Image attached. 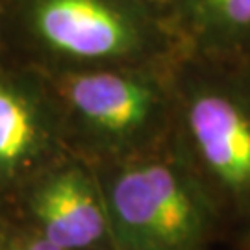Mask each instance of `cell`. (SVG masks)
Wrapping results in <instances>:
<instances>
[{"label": "cell", "mask_w": 250, "mask_h": 250, "mask_svg": "<svg viewBox=\"0 0 250 250\" xmlns=\"http://www.w3.org/2000/svg\"><path fill=\"white\" fill-rule=\"evenodd\" d=\"M172 139L211 198L233 250L250 247V54L172 62Z\"/></svg>", "instance_id": "obj_1"}, {"label": "cell", "mask_w": 250, "mask_h": 250, "mask_svg": "<svg viewBox=\"0 0 250 250\" xmlns=\"http://www.w3.org/2000/svg\"><path fill=\"white\" fill-rule=\"evenodd\" d=\"M0 30L6 48L45 74L182 54L154 0H0Z\"/></svg>", "instance_id": "obj_2"}, {"label": "cell", "mask_w": 250, "mask_h": 250, "mask_svg": "<svg viewBox=\"0 0 250 250\" xmlns=\"http://www.w3.org/2000/svg\"><path fill=\"white\" fill-rule=\"evenodd\" d=\"M115 250H215L228 243L211 198L170 137L95 167Z\"/></svg>", "instance_id": "obj_3"}, {"label": "cell", "mask_w": 250, "mask_h": 250, "mask_svg": "<svg viewBox=\"0 0 250 250\" xmlns=\"http://www.w3.org/2000/svg\"><path fill=\"white\" fill-rule=\"evenodd\" d=\"M172 62L46 74L67 152L99 167L169 139L174 117Z\"/></svg>", "instance_id": "obj_4"}, {"label": "cell", "mask_w": 250, "mask_h": 250, "mask_svg": "<svg viewBox=\"0 0 250 250\" xmlns=\"http://www.w3.org/2000/svg\"><path fill=\"white\" fill-rule=\"evenodd\" d=\"M24 206L36 233L65 250H115L95 167L63 154L24 184Z\"/></svg>", "instance_id": "obj_5"}, {"label": "cell", "mask_w": 250, "mask_h": 250, "mask_svg": "<svg viewBox=\"0 0 250 250\" xmlns=\"http://www.w3.org/2000/svg\"><path fill=\"white\" fill-rule=\"evenodd\" d=\"M67 154L60 107L45 72L0 67V178L24 182Z\"/></svg>", "instance_id": "obj_6"}, {"label": "cell", "mask_w": 250, "mask_h": 250, "mask_svg": "<svg viewBox=\"0 0 250 250\" xmlns=\"http://www.w3.org/2000/svg\"><path fill=\"white\" fill-rule=\"evenodd\" d=\"M182 52L250 54V0H154Z\"/></svg>", "instance_id": "obj_7"}, {"label": "cell", "mask_w": 250, "mask_h": 250, "mask_svg": "<svg viewBox=\"0 0 250 250\" xmlns=\"http://www.w3.org/2000/svg\"><path fill=\"white\" fill-rule=\"evenodd\" d=\"M11 250H65V249L50 243L43 235L34 232V230H30L28 233H24V237H21L15 243V247H11Z\"/></svg>", "instance_id": "obj_8"}, {"label": "cell", "mask_w": 250, "mask_h": 250, "mask_svg": "<svg viewBox=\"0 0 250 250\" xmlns=\"http://www.w3.org/2000/svg\"><path fill=\"white\" fill-rule=\"evenodd\" d=\"M6 50V46H4V39H2V30H0V54Z\"/></svg>", "instance_id": "obj_9"}, {"label": "cell", "mask_w": 250, "mask_h": 250, "mask_svg": "<svg viewBox=\"0 0 250 250\" xmlns=\"http://www.w3.org/2000/svg\"><path fill=\"white\" fill-rule=\"evenodd\" d=\"M245 250H250V247H249V249H245Z\"/></svg>", "instance_id": "obj_10"}]
</instances>
